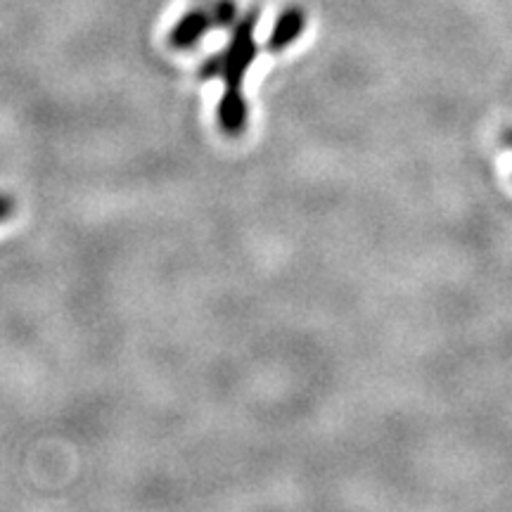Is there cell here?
Returning <instances> with one entry per match:
<instances>
[{
	"instance_id": "6da1fadb",
	"label": "cell",
	"mask_w": 512,
	"mask_h": 512,
	"mask_svg": "<svg viewBox=\"0 0 512 512\" xmlns=\"http://www.w3.org/2000/svg\"><path fill=\"white\" fill-rule=\"evenodd\" d=\"M256 22H259V10H249L238 19V24L233 27V38H230L228 48L221 55V79L226 81V88H240L242 79H245L247 69L252 67L256 60V48L254 31Z\"/></svg>"
},
{
	"instance_id": "7a4b0ae2",
	"label": "cell",
	"mask_w": 512,
	"mask_h": 512,
	"mask_svg": "<svg viewBox=\"0 0 512 512\" xmlns=\"http://www.w3.org/2000/svg\"><path fill=\"white\" fill-rule=\"evenodd\" d=\"M209 29H214V22H211V15L207 8L188 10L174 24V29L169 31V46L176 50L195 48Z\"/></svg>"
},
{
	"instance_id": "3957f363",
	"label": "cell",
	"mask_w": 512,
	"mask_h": 512,
	"mask_svg": "<svg viewBox=\"0 0 512 512\" xmlns=\"http://www.w3.org/2000/svg\"><path fill=\"white\" fill-rule=\"evenodd\" d=\"M306 29V12L297 5L285 8L275 19L271 36H268V50L271 53H283L285 48H290L297 41L299 34Z\"/></svg>"
},
{
	"instance_id": "277c9868",
	"label": "cell",
	"mask_w": 512,
	"mask_h": 512,
	"mask_svg": "<svg viewBox=\"0 0 512 512\" xmlns=\"http://www.w3.org/2000/svg\"><path fill=\"white\" fill-rule=\"evenodd\" d=\"M249 119V105L240 88H226L223 98L219 102V126L223 128L226 136L238 138L245 131Z\"/></svg>"
},
{
	"instance_id": "5b68a950",
	"label": "cell",
	"mask_w": 512,
	"mask_h": 512,
	"mask_svg": "<svg viewBox=\"0 0 512 512\" xmlns=\"http://www.w3.org/2000/svg\"><path fill=\"white\" fill-rule=\"evenodd\" d=\"M207 10L211 15V22H214V29H233L240 19L235 0H214Z\"/></svg>"
},
{
	"instance_id": "8992f818",
	"label": "cell",
	"mask_w": 512,
	"mask_h": 512,
	"mask_svg": "<svg viewBox=\"0 0 512 512\" xmlns=\"http://www.w3.org/2000/svg\"><path fill=\"white\" fill-rule=\"evenodd\" d=\"M200 79L202 81L221 79V55L209 57V60L202 64V67H200Z\"/></svg>"
},
{
	"instance_id": "52a82bcc",
	"label": "cell",
	"mask_w": 512,
	"mask_h": 512,
	"mask_svg": "<svg viewBox=\"0 0 512 512\" xmlns=\"http://www.w3.org/2000/svg\"><path fill=\"white\" fill-rule=\"evenodd\" d=\"M17 204H15V197L12 195H5V192H0V223L8 221L12 214H15Z\"/></svg>"
}]
</instances>
